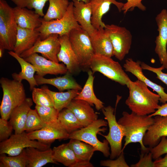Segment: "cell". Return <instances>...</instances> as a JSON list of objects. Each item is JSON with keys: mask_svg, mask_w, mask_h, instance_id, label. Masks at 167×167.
Instances as JSON below:
<instances>
[{"mask_svg": "<svg viewBox=\"0 0 167 167\" xmlns=\"http://www.w3.org/2000/svg\"><path fill=\"white\" fill-rule=\"evenodd\" d=\"M158 36L155 43V51L158 55L160 62L165 69H167V11L163 9L156 16Z\"/></svg>", "mask_w": 167, "mask_h": 167, "instance_id": "14", "label": "cell"}, {"mask_svg": "<svg viewBox=\"0 0 167 167\" xmlns=\"http://www.w3.org/2000/svg\"><path fill=\"white\" fill-rule=\"evenodd\" d=\"M79 1H82L85 3H88L90 2L91 0H78Z\"/></svg>", "mask_w": 167, "mask_h": 167, "instance_id": "49", "label": "cell"}, {"mask_svg": "<svg viewBox=\"0 0 167 167\" xmlns=\"http://www.w3.org/2000/svg\"><path fill=\"white\" fill-rule=\"evenodd\" d=\"M35 109L45 124H48L58 120L59 112L54 106L36 105Z\"/></svg>", "mask_w": 167, "mask_h": 167, "instance_id": "38", "label": "cell"}, {"mask_svg": "<svg viewBox=\"0 0 167 167\" xmlns=\"http://www.w3.org/2000/svg\"><path fill=\"white\" fill-rule=\"evenodd\" d=\"M32 91V100L36 105L54 106L50 96L41 88L35 87Z\"/></svg>", "mask_w": 167, "mask_h": 167, "instance_id": "39", "label": "cell"}, {"mask_svg": "<svg viewBox=\"0 0 167 167\" xmlns=\"http://www.w3.org/2000/svg\"><path fill=\"white\" fill-rule=\"evenodd\" d=\"M46 125L41 120L36 109H31L25 122V131L28 133L39 130Z\"/></svg>", "mask_w": 167, "mask_h": 167, "instance_id": "36", "label": "cell"}, {"mask_svg": "<svg viewBox=\"0 0 167 167\" xmlns=\"http://www.w3.org/2000/svg\"><path fill=\"white\" fill-rule=\"evenodd\" d=\"M68 37L82 71L87 72L95 54L90 35L80 28L71 30Z\"/></svg>", "mask_w": 167, "mask_h": 167, "instance_id": "6", "label": "cell"}, {"mask_svg": "<svg viewBox=\"0 0 167 167\" xmlns=\"http://www.w3.org/2000/svg\"><path fill=\"white\" fill-rule=\"evenodd\" d=\"M59 40L61 46L57 55L59 62H62L68 71L73 75L78 74L82 70L71 45L68 35L59 36Z\"/></svg>", "mask_w": 167, "mask_h": 167, "instance_id": "16", "label": "cell"}, {"mask_svg": "<svg viewBox=\"0 0 167 167\" xmlns=\"http://www.w3.org/2000/svg\"><path fill=\"white\" fill-rule=\"evenodd\" d=\"M109 127L107 135H101L108 142L110 147V159L118 157L122 152V142L124 133L122 126L116 121L114 109L111 106L104 107L101 109Z\"/></svg>", "mask_w": 167, "mask_h": 167, "instance_id": "9", "label": "cell"}, {"mask_svg": "<svg viewBox=\"0 0 167 167\" xmlns=\"http://www.w3.org/2000/svg\"><path fill=\"white\" fill-rule=\"evenodd\" d=\"M143 0H126V2L124 3L122 8V11L126 14L128 10L132 11L135 7H137L140 10L144 11L146 10V7L142 3Z\"/></svg>", "mask_w": 167, "mask_h": 167, "instance_id": "44", "label": "cell"}, {"mask_svg": "<svg viewBox=\"0 0 167 167\" xmlns=\"http://www.w3.org/2000/svg\"><path fill=\"white\" fill-rule=\"evenodd\" d=\"M59 37L58 34H52L44 40L40 38L32 47L20 56L25 58L32 54L39 53L46 58L59 63L57 55L61 46Z\"/></svg>", "mask_w": 167, "mask_h": 167, "instance_id": "12", "label": "cell"}, {"mask_svg": "<svg viewBox=\"0 0 167 167\" xmlns=\"http://www.w3.org/2000/svg\"><path fill=\"white\" fill-rule=\"evenodd\" d=\"M154 121V118L149 115H141L132 112L129 113L123 111L122 117L118 121L123 129L125 137V143L122 151L129 143H139L143 152H149V148L143 144V139Z\"/></svg>", "mask_w": 167, "mask_h": 167, "instance_id": "2", "label": "cell"}, {"mask_svg": "<svg viewBox=\"0 0 167 167\" xmlns=\"http://www.w3.org/2000/svg\"><path fill=\"white\" fill-rule=\"evenodd\" d=\"M0 84L3 96L0 106L1 118L8 120L12 111L26 98L25 90L22 82L2 77Z\"/></svg>", "mask_w": 167, "mask_h": 167, "instance_id": "3", "label": "cell"}, {"mask_svg": "<svg viewBox=\"0 0 167 167\" xmlns=\"http://www.w3.org/2000/svg\"><path fill=\"white\" fill-rule=\"evenodd\" d=\"M50 144L31 139L27 133L24 131L20 133H15L7 139L1 142L0 154L15 156L19 154L24 149L28 147H34L45 150L50 148Z\"/></svg>", "mask_w": 167, "mask_h": 167, "instance_id": "10", "label": "cell"}, {"mask_svg": "<svg viewBox=\"0 0 167 167\" xmlns=\"http://www.w3.org/2000/svg\"><path fill=\"white\" fill-rule=\"evenodd\" d=\"M33 105L32 99L27 98L11 112L9 122L13 127L15 134L24 131L25 124L28 112Z\"/></svg>", "mask_w": 167, "mask_h": 167, "instance_id": "24", "label": "cell"}, {"mask_svg": "<svg viewBox=\"0 0 167 167\" xmlns=\"http://www.w3.org/2000/svg\"><path fill=\"white\" fill-rule=\"evenodd\" d=\"M152 154L150 152L148 154L141 155L139 162L136 164L132 165L131 166L155 167L154 162L152 161Z\"/></svg>", "mask_w": 167, "mask_h": 167, "instance_id": "45", "label": "cell"}, {"mask_svg": "<svg viewBox=\"0 0 167 167\" xmlns=\"http://www.w3.org/2000/svg\"><path fill=\"white\" fill-rule=\"evenodd\" d=\"M100 165L109 167H129V166L125 161L123 151H122L118 158L115 160H108L101 161Z\"/></svg>", "mask_w": 167, "mask_h": 167, "instance_id": "42", "label": "cell"}, {"mask_svg": "<svg viewBox=\"0 0 167 167\" xmlns=\"http://www.w3.org/2000/svg\"><path fill=\"white\" fill-rule=\"evenodd\" d=\"M40 32L36 29L22 28L18 26L13 51L20 55L32 47L40 38Z\"/></svg>", "mask_w": 167, "mask_h": 167, "instance_id": "25", "label": "cell"}, {"mask_svg": "<svg viewBox=\"0 0 167 167\" xmlns=\"http://www.w3.org/2000/svg\"><path fill=\"white\" fill-rule=\"evenodd\" d=\"M89 3L92 11V24L96 30L105 28L106 24L102 21V17L109 11L112 4L117 7L119 12L122 11L124 4L116 0H91Z\"/></svg>", "mask_w": 167, "mask_h": 167, "instance_id": "21", "label": "cell"}, {"mask_svg": "<svg viewBox=\"0 0 167 167\" xmlns=\"http://www.w3.org/2000/svg\"><path fill=\"white\" fill-rule=\"evenodd\" d=\"M73 8V4L71 1L70 2L67 11L62 18L49 21L41 18V26L35 29L40 32V39L44 40L52 34H57L59 36L68 35L72 29L81 28L75 18Z\"/></svg>", "mask_w": 167, "mask_h": 167, "instance_id": "8", "label": "cell"}, {"mask_svg": "<svg viewBox=\"0 0 167 167\" xmlns=\"http://www.w3.org/2000/svg\"><path fill=\"white\" fill-rule=\"evenodd\" d=\"M77 158L80 160L90 162L96 150L91 145L75 139H70L68 143Z\"/></svg>", "mask_w": 167, "mask_h": 167, "instance_id": "34", "label": "cell"}, {"mask_svg": "<svg viewBox=\"0 0 167 167\" xmlns=\"http://www.w3.org/2000/svg\"><path fill=\"white\" fill-rule=\"evenodd\" d=\"M90 38L95 54L111 58L114 56L111 42L104 28L101 27Z\"/></svg>", "mask_w": 167, "mask_h": 167, "instance_id": "29", "label": "cell"}, {"mask_svg": "<svg viewBox=\"0 0 167 167\" xmlns=\"http://www.w3.org/2000/svg\"><path fill=\"white\" fill-rule=\"evenodd\" d=\"M16 6L26 8L30 10L34 9L35 12L41 16H44L43 9L46 3L49 0H11Z\"/></svg>", "mask_w": 167, "mask_h": 167, "instance_id": "37", "label": "cell"}, {"mask_svg": "<svg viewBox=\"0 0 167 167\" xmlns=\"http://www.w3.org/2000/svg\"><path fill=\"white\" fill-rule=\"evenodd\" d=\"M139 61H135L131 58H128L125 60L123 66L125 70L135 75L137 79L148 86L155 91L160 97V101L163 104L167 102V93L165 92L164 88L161 86L153 82L147 78L143 72Z\"/></svg>", "mask_w": 167, "mask_h": 167, "instance_id": "17", "label": "cell"}, {"mask_svg": "<svg viewBox=\"0 0 167 167\" xmlns=\"http://www.w3.org/2000/svg\"><path fill=\"white\" fill-rule=\"evenodd\" d=\"M13 9L15 20L18 27L35 29L41 26V18L35 11L17 6Z\"/></svg>", "mask_w": 167, "mask_h": 167, "instance_id": "26", "label": "cell"}, {"mask_svg": "<svg viewBox=\"0 0 167 167\" xmlns=\"http://www.w3.org/2000/svg\"><path fill=\"white\" fill-rule=\"evenodd\" d=\"M13 128L10 122L2 118H0V141L8 139L11 135Z\"/></svg>", "mask_w": 167, "mask_h": 167, "instance_id": "41", "label": "cell"}, {"mask_svg": "<svg viewBox=\"0 0 167 167\" xmlns=\"http://www.w3.org/2000/svg\"><path fill=\"white\" fill-rule=\"evenodd\" d=\"M27 135L31 139L51 144L56 139H68L70 134L58 120L47 124L40 130L28 133Z\"/></svg>", "mask_w": 167, "mask_h": 167, "instance_id": "13", "label": "cell"}, {"mask_svg": "<svg viewBox=\"0 0 167 167\" xmlns=\"http://www.w3.org/2000/svg\"><path fill=\"white\" fill-rule=\"evenodd\" d=\"M155 167H167V154L163 158L161 157L154 161Z\"/></svg>", "mask_w": 167, "mask_h": 167, "instance_id": "47", "label": "cell"}, {"mask_svg": "<svg viewBox=\"0 0 167 167\" xmlns=\"http://www.w3.org/2000/svg\"><path fill=\"white\" fill-rule=\"evenodd\" d=\"M108 125L107 121L102 119H97L87 126L84 127L70 134L68 139H75L87 143L93 146L96 151L101 152L106 157L110 156L109 143L106 139L103 142L99 140L97 134L99 132H104Z\"/></svg>", "mask_w": 167, "mask_h": 167, "instance_id": "4", "label": "cell"}, {"mask_svg": "<svg viewBox=\"0 0 167 167\" xmlns=\"http://www.w3.org/2000/svg\"><path fill=\"white\" fill-rule=\"evenodd\" d=\"M58 120L69 134L84 127L74 113L67 108L59 112Z\"/></svg>", "mask_w": 167, "mask_h": 167, "instance_id": "33", "label": "cell"}, {"mask_svg": "<svg viewBox=\"0 0 167 167\" xmlns=\"http://www.w3.org/2000/svg\"><path fill=\"white\" fill-rule=\"evenodd\" d=\"M154 116V123L146 132L143 141V144L149 148L157 145L162 137H167V116Z\"/></svg>", "mask_w": 167, "mask_h": 167, "instance_id": "20", "label": "cell"}, {"mask_svg": "<svg viewBox=\"0 0 167 167\" xmlns=\"http://www.w3.org/2000/svg\"><path fill=\"white\" fill-rule=\"evenodd\" d=\"M54 160L68 167H93L90 162L79 160L68 143H63L52 149Z\"/></svg>", "mask_w": 167, "mask_h": 167, "instance_id": "18", "label": "cell"}, {"mask_svg": "<svg viewBox=\"0 0 167 167\" xmlns=\"http://www.w3.org/2000/svg\"><path fill=\"white\" fill-rule=\"evenodd\" d=\"M140 65L143 70H147L155 73L156 78L167 86V73L162 72L165 69L163 66L158 68L152 67L144 62H141Z\"/></svg>", "mask_w": 167, "mask_h": 167, "instance_id": "43", "label": "cell"}, {"mask_svg": "<svg viewBox=\"0 0 167 167\" xmlns=\"http://www.w3.org/2000/svg\"><path fill=\"white\" fill-rule=\"evenodd\" d=\"M127 88L129 94L125 104L132 112L141 115H149L160 107L159 96L151 92L142 81L131 80Z\"/></svg>", "mask_w": 167, "mask_h": 167, "instance_id": "1", "label": "cell"}, {"mask_svg": "<svg viewBox=\"0 0 167 167\" xmlns=\"http://www.w3.org/2000/svg\"><path fill=\"white\" fill-rule=\"evenodd\" d=\"M104 29L111 42L114 56L122 60L131 48L132 36L131 32L124 27L113 24H106Z\"/></svg>", "mask_w": 167, "mask_h": 167, "instance_id": "11", "label": "cell"}, {"mask_svg": "<svg viewBox=\"0 0 167 167\" xmlns=\"http://www.w3.org/2000/svg\"><path fill=\"white\" fill-rule=\"evenodd\" d=\"M66 108L74 113L84 127L98 119V115L91 105L85 101L74 99Z\"/></svg>", "mask_w": 167, "mask_h": 167, "instance_id": "22", "label": "cell"}, {"mask_svg": "<svg viewBox=\"0 0 167 167\" xmlns=\"http://www.w3.org/2000/svg\"><path fill=\"white\" fill-rule=\"evenodd\" d=\"M73 4V12L75 18L81 28L87 32L90 37L96 32L91 22L92 11L90 3L72 0Z\"/></svg>", "mask_w": 167, "mask_h": 167, "instance_id": "19", "label": "cell"}, {"mask_svg": "<svg viewBox=\"0 0 167 167\" xmlns=\"http://www.w3.org/2000/svg\"><path fill=\"white\" fill-rule=\"evenodd\" d=\"M24 59L35 67L37 75L41 76L44 77L47 74H65L68 71L64 64L56 62L36 53Z\"/></svg>", "mask_w": 167, "mask_h": 167, "instance_id": "15", "label": "cell"}, {"mask_svg": "<svg viewBox=\"0 0 167 167\" xmlns=\"http://www.w3.org/2000/svg\"><path fill=\"white\" fill-rule=\"evenodd\" d=\"M149 151L152 154V159L155 160L160 158L162 155L167 154V139L166 137H162L157 145L154 147L149 148Z\"/></svg>", "mask_w": 167, "mask_h": 167, "instance_id": "40", "label": "cell"}, {"mask_svg": "<svg viewBox=\"0 0 167 167\" xmlns=\"http://www.w3.org/2000/svg\"><path fill=\"white\" fill-rule=\"evenodd\" d=\"M28 160L27 167H41L49 163L58 164L53 157L52 149L41 150L34 147L25 148Z\"/></svg>", "mask_w": 167, "mask_h": 167, "instance_id": "28", "label": "cell"}, {"mask_svg": "<svg viewBox=\"0 0 167 167\" xmlns=\"http://www.w3.org/2000/svg\"><path fill=\"white\" fill-rule=\"evenodd\" d=\"M6 154H1L0 167H26L28 160L25 149L19 155L15 156H6Z\"/></svg>", "mask_w": 167, "mask_h": 167, "instance_id": "35", "label": "cell"}, {"mask_svg": "<svg viewBox=\"0 0 167 167\" xmlns=\"http://www.w3.org/2000/svg\"><path fill=\"white\" fill-rule=\"evenodd\" d=\"M49 5L43 19L46 21L59 19L66 12L70 2L68 0H49Z\"/></svg>", "mask_w": 167, "mask_h": 167, "instance_id": "32", "label": "cell"}, {"mask_svg": "<svg viewBox=\"0 0 167 167\" xmlns=\"http://www.w3.org/2000/svg\"><path fill=\"white\" fill-rule=\"evenodd\" d=\"M157 115L161 116H167V102L161 105H160L159 108L154 113L149 115L150 117L154 116Z\"/></svg>", "mask_w": 167, "mask_h": 167, "instance_id": "46", "label": "cell"}, {"mask_svg": "<svg viewBox=\"0 0 167 167\" xmlns=\"http://www.w3.org/2000/svg\"><path fill=\"white\" fill-rule=\"evenodd\" d=\"M4 49L2 47L0 46V58H1L2 57L4 53Z\"/></svg>", "mask_w": 167, "mask_h": 167, "instance_id": "48", "label": "cell"}, {"mask_svg": "<svg viewBox=\"0 0 167 167\" xmlns=\"http://www.w3.org/2000/svg\"><path fill=\"white\" fill-rule=\"evenodd\" d=\"M90 68L93 74L98 72L108 79L127 87L131 80L120 63L111 57L94 54Z\"/></svg>", "mask_w": 167, "mask_h": 167, "instance_id": "7", "label": "cell"}, {"mask_svg": "<svg viewBox=\"0 0 167 167\" xmlns=\"http://www.w3.org/2000/svg\"><path fill=\"white\" fill-rule=\"evenodd\" d=\"M18 26L13 8L5 0H0V46L13 51Z\"/></svg>", "mask_w": 167, "mask_h": 167, "instance_id": "5", "label": "cell"}, {"mask_svg": "<svg viewBox=\"0 0 167 167\" xmlns=\"http://www.w3.org/2000/svg\"><path fill=\"white\" fill-rule=\"evenodd\" d=\"M87 73L88 76L85 84L81 92L74 99L85 101L91 106L94 105L96 109L99 110L104 107V103L95 94L93 90V73L90 69L87 71Z\"/></svg>", "mask_w": 167, "mask_h": 167, "instance_id": "30", "label": "cell"}, {"mask_svg": "<svg viewBox=\"0 0 167 167\" xmlns=\"http://www.w3.org/2000/svg\"><path fill=\"white\" fill-rule=\"evenodd\" d=\"M73 75L68 71L62 76L48 79L37 75L35 77L38 85L49 84L56 88L60 92L66 90L74 89L81 91L82 89L80 85L74 78Z\"/></svg>", "mask_w": 167, "mask_h": 167, "instance_id": "23", "label": "cell"}, {"mask_svg": "<svg viewBox=\"0 0 167 167\" xmlns=\"http://www.w3.org/2000/svg\"><path fill=\"white\" fill-rule=\"evenodd\" d=\"M41 88L49 95L54 107L59 112L66 108L80 92L79 91L74 89L69 90L66 92H55L50 90L45 86Z\"/></svg>", "mask_w": 167, "mask_h": 167, "instance_id": "31", "label": "cell"}, {"mask_svg": "<svg viewBox=\"0 0 167 167\" xmlns=\"http://www.w3.org/2000/svg\"><path fill=\"white\" fill-rule=\"evenodd\" d=\"M8 53L17 60L21 68L19 73L12 74L13 79L19 82H22L23 80H27L29 84L30 90H32L36 86H38L34 74L36 72L35 67L13 51H10Z\"/></svg>", "mask_w": 167, "mask_h": 167, "instance_id": "27", "label": "cell"}]
</instances>
